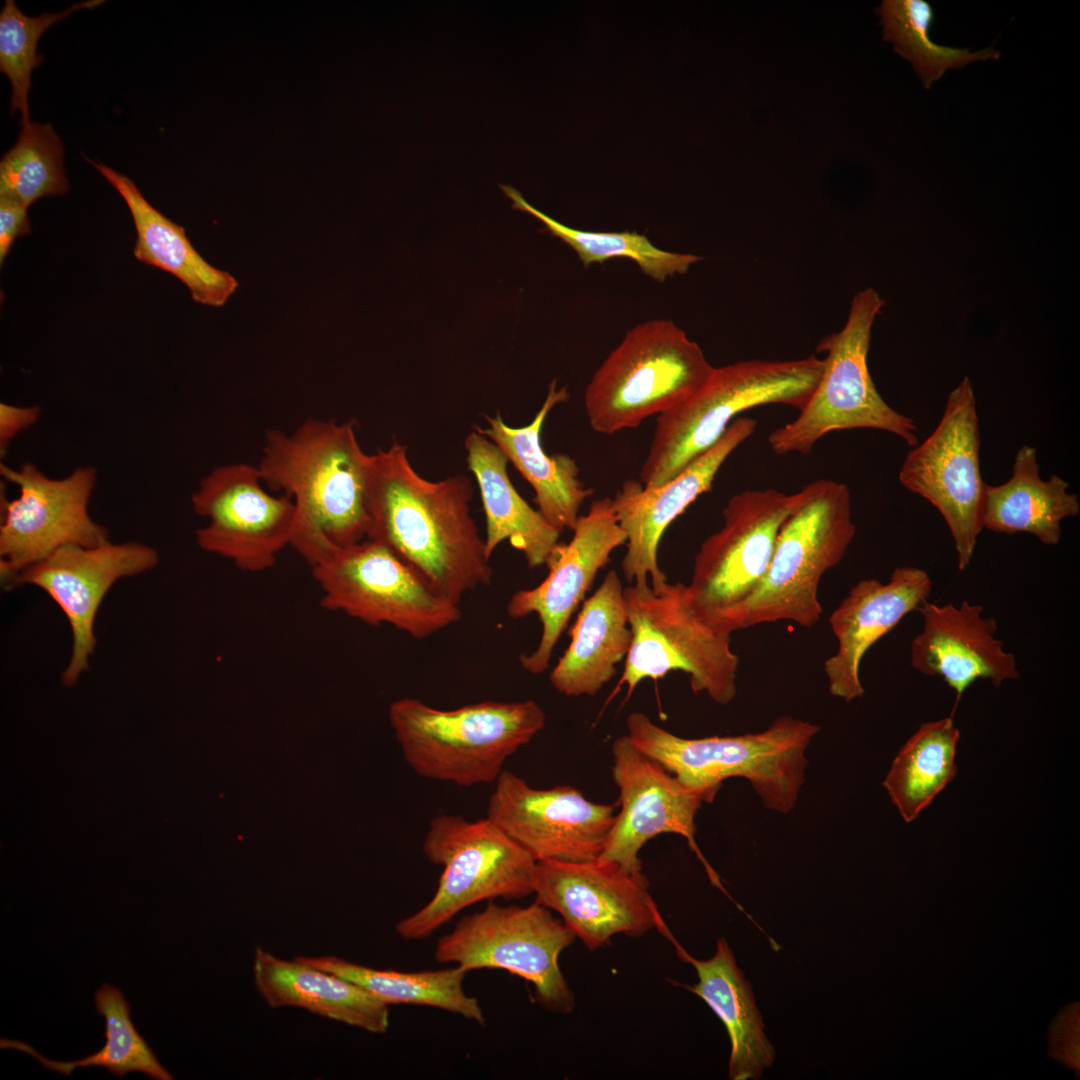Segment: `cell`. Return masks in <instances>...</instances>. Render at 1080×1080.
Here are the masks:
<instances>
[{"label":"cell","mask_w":1080,"mask_h":1080,"mask_svg":"<svg viewBox=\"0 0 1080 1080\" xmlns=\"http://www.w3.org/2000/svg\"><path fill=\"white\" fill-rule=\"evenodd\" d=\"M28 207L0 197V264L5 261L15 240L30 233Z\"/></svg>","instance_id":"40"},{"label":"cell","mask_w":1080,"mask_h":1080,"mask_svg":"<svg viewBox=\"0 0 1080 1080\" xmlns=\"http://www.w3.org/2000/svg\"><path fill=\"white\" fill-rule=\"evenodd\" d=\"M612 777L619 789L620 811L598 858L642 873L639 852L650 839L665 833L683 836L696 852L712 883L723 889L717 874L700 853L694 836L695 817L704 798L684 786L661 764L638 749L627 735L612 745Z\"/></svg>","instance_id":"20"},{"label":"cell","mask_w":1080,"mask_h":1080,"mask_svg":"<svg viewBox=\"0 0 1080 1080\" xmlns=\"http://www.w3.org/2000/svg\"><path fill=\"white\" fill-rule=\"evenodd\" d=\"M534 894L592 951L616 934L638 937L664 923L643 873L613 861H538Z\"/></svg>","instance_id":"17"},{"label":"cell","mask_w":1080,"mask_h":1080,"mask_svg":"<svg viewBox=\"0 0 1080 1080\" xmlns=\"http://www.w3.org/2000/svg\"><path fill=\"white\" fill-rule=\"evenodd\" d=\"M191 502L194 512L207 519L196 531L197 545L243 571L270 569L291 543L294 501L267 492L257 466L230 463L213 468Z\"/></svg>","instance_id":"16"},{"label":"cell","mask_w":1080,"mask_h":1080,"mask_svg":"<svg viewBox=\"0 0 1080 1080\" xmlns=\"http://www.w3.org/2000/svg\"><path fill=\"white\" fill-rule=\"evenodd\" d=\"M104 2L83 1L62 12L30 17L18 8L14 0L5 1L0 13V71L10 81L11 113H21V124L30 122L28 98L31 73L43 61V56L37 51L40 37L51 26L72 13L81 9H92Z\"/></svg>","instance_id":"38"},{"label":"cell","mask_w":1080,"mask_h":1080,"mask_svg":"<svg viewBox=\"0 0 1080 1080\" xmlns=\"http://www.w3.org/2000/svg\"><path fill=\"white\" fill-rule=\"evenodd\" d=\"M310 567L322 607L368 625L387 624L424 639L461 618L458 603L377 541L333 548Z\"/></svg>","instance_id":"11"},{"label":"cell","mask_w":1080,"mask_h":1080,"mask_svg":"<svg viewBox=\"0 0 1080 1080\" xmlns=\"http://www.w3.org/2000/svg\"><path fill=\"white\" fill-rule=\"evenodd\" d=\"M158 561L153 547L135 541L69 545L22 570L5 590L37 586L64 612L73 640L62 675L63 683L69 686L89 667L97 642L95 620L106 594L118 580L147 572Z\"/></svg>","instance_id":"19"},{"label":"cell","mask_w":1080,"mask_h":1080,"mask_svg":"<svg viewBox=\"0 0 1080 1080\" xmlns=\"http://www.w3.org/2000/svg\"><path fill=\"white\" fill-rule=\"evenodd\" d=\"M980 428L971 380L965 376L946 401L934 431L912 447L899 481L932 504L945 520L959 570L970 564L983 530L986 485L980 469Z\"/></svg>","instance_id":"13"},{"label":"cell","mask_w":1080,"mask_h":1080,"mask_svg":"<svg viewBox=\"0 0 1080 1080\" xmlns=\"http://www.w3.org/2000/svg\"><path fill=\"white\" fill-rule=\"evenodd\" d=\"M623 594L632 640L618 687L627 686V697L643 680L680 670L694 693L720 705L735 698L739 657L731 634L698 613L685 584L667 582L659 589L631 584Z\"/></svg>","instance_id":"8"},{"label":"cell","mask_w":1080,"mask_h":1080,"mask_svg":"<svg viewBox=\"0 0 1080 1080\" xmlns=\"http://www.w3.org/2000/svg\"><path fill=\"white\" fill-rule=\"evenodd\" d=\"M959 739L953 715L929 721L894 757L883 786L905 822L915 820L954 779Z\"/></svg>","instance_id":"33"},{"label":"cell","mask_w":1080,"mask_h":1080,"mask_svg":"<svg viewBox=\"0 0 1080 1080\" xmlns=\"http://www.w3.org/2000/svg\"><path fill=\"white\" fill-rule=\"evenodd\" d=\"M799 492L745 490L733 495L722 511L724 524L701 544L687 592L695 609L710 623L734 608L765 576L784 521Z\"/></svg>","instance_id":"15"},{"label":"cell","mask_w":1080,"mask_h":1080,"mask_svg":"<svg viewBox=\"0 0 1080 1080\" xmlns=\"http://www.w3.org/2000/svg\"><path fill=\"white\" fill-rule=\"evenodd\" d=\"M422 849L443 872L430 901L396 924L404 940L429 937L475 903L534 893L537 861L487 817L470 822L457 815L436 816Z\"/></svg>","instance_id":"10"},{"label":"cell","mask_w":1080,"mask_h":1080,"mask_svg":"<svg viewBox=\"0 0 1080 1080\" xmlns=\"http://www.w3.org/2000/svg\"><path fill=\"white\" fill-rule=\"evenodd\" d=\"M388 718L416 774L461 787L495 783L506 760L546 724L534 700L482 701L443 710L406 697L390 705Z\"/></svg>","instance_id":"5"},{"label":"cell","mask_w":1080,"mask_h":1080,"mask_svg":"<svg viewBox=\"0 0 1080 1080\" xmlns=\"http://www.w3.org/2000/svg\"><path fill=\"white\" fill-rule=\"evenodd\" d=\"M486 817L537 862H584L601 856L616 815L615 804L591 801L572 786L537 789L504 770Z\"/></svg>","instance_id":"18"},{"label":"cell","mask_w":1080,"mask_h":1080,"mask_svg":"<svg viewBox=\"0 0 1080 1080\" xmlns=\"http://www.w3.org/2000/svg\"><path fill=\"white\" fill-rule=\"evenodd\" d=\"M855 533L846 484L819 479L804 486L781 526L765 576L748 598L713 624L729 634L777 621L813 627L823 611L821 579L841 562Z\"/></svg>","instance_id":"4"},{"label":"cell","mask_w":1080,"mask_h":1080,"mask_svg":"<svg viewBox=\"0 0 1080 1080\" xmlns=\"http://www.w3.org/2000/svg\"><path fill=\"white\" fill-rule=\"evenodd\" d=\"M678 956L696 970L698 982L686 988L703 999L724 1024L731 1044L729 1078L758 1079L774 1060V1049L764 1033L762 1016L749 982L736 964L725 939L707 960L692 957L666 929Z\"/></svg>","instance_id":"28"},{"label":"cell","mask_w":1080,"mask_h":1080,"mask_svg":"<svg viewBox=\"0 0 1080 1080\" xmlns=\"http://www.w3.org/2000/svg\"><path fill=\"white\" fill-rule=\"evenodd\" d=\"M572 531L570 541L559 542L548 559L547 577L534 588L515 592L507 604L512 619L535 613L540 620L542 632L537 648L519 657L521 666L531 674L549 668L559 638L585 600L598 571L610 561L616 548L626 544L609 497L595 500L587 513L578 517Z\"/></svg>","instance_id":"21"},{"label":"cell","mask_w":1080,"mask_h":1080,"mask_svg":"<svg viewBox=\"0 0 1080 1080\" xmlns=\"http://www.w3.org/2000/svg\"><path fill=\"white\" fill-rule=\"evenodd\" d=\"M467 464L480 490L486 521L485 549L490 558L503 541L522 551L530 568L546 565L560 532L516 491L502 450L478 430L464 442Z\"/></svg>","instance_id":"30"},{"label":"cell","mask_w":1080,"mask_h":1080,"mask_svg":"<svg viewBox=\"0 0 1080 1080\" xmlns=\"http://www.w3.org/2000/svg\"><path fill=\"white\" fill-rule=\"evenodd\" d=\"M824 368L812 355L790 361L748 360L714 367L694 394L658 415L640 482L657 488L679 475L723 435L734 417L765 404L805 406Z\"/></svg>","instance_id":"6"},{"label":"cell","mask_w":1080,"mask_h":1080,"mask_svg":"<svg viewBox=\"0 0 1080 1080\" xmlns=\"http://www.w3.org/2000/svg\"><path fill=\"white\" fill-rule=\"evenodd\" d=\"M62 141L50 124H21L16 144L0 161V197L29 208L69 190Z\"/></svg>","instance_id":"37"},{"label":"cell","mask_w":1080,"mask_h":1080,"mask_svg":"<svg viewBox=\"0 0 1080 1080\" xmlns=\"http://www.w3.org/2000/svg\"><path fill=\"white\" fill-rule=\"evenodd\" d=\"M5 481L18 487L9 500L1 487L0 578L3 588L25 568L69 545L94 546L109 541L106 526L89 514L97 483L91 466L76 467L63 478H51L34 463L18 468L0 464Z\"/></svg>","instance_id":"14"},{"label":"cell","mask_w":1080,"mask_h":1080,"mask_svg":"<svg viewBox=\"0 0 1080 1080\" xmlns=\"http://www.w3.org/2000/svg\"><path fill=\"white\" fill-rule=\"evenodd\" d=\"M501 189L512 200L514 209L539 219L546 231L561 239L577 253L585 267L612 258L625 257L633 260L647 276L663 283L670 276L686 273L701 259L694 254L662 250L652 244L644 234L635 231L591 232L568 227L533 207L514 187L501 185Z\"/></svg>","instance_id":"35"},{"label":"cell","mask_w":1080,"mask_h":1080,"mask_svg":"<svg viewBox=\"0 0 1080 1080\" xmlns=\"http://www.w3.org/2000/svg\"><path fill=\"white\" fill-rule=\"evenodd\" d=\"M473 487L465 475L430 481L393 443L370 454L367 538L384 544L437 592L459 604L492 579L485 541L470 514Z\"/></svg>","instance_id":"1"},{"label":"cell","mask_w":1080,"mask_h":1080,"mask_svg":"<svg viewBox=\"0 0 1080 1080\" xmlns=\"http://www.w3.org/2000/svg\"><path fill=\"white\" fill-rule=\"evenodd\" d=\"M568 398L567 388L557 389L554 379L530 424L508 426L497 413L486 417L487 428H475L495 443L530 483L537 510L560 533L566 528L574 529L583 502L593 492L580 480L575 459L563 453L548 455L541 445L540 434L547 415L555 405Z\"/></svg>","instance_id":"26"},{"label":"cell","mask_w":1080,"mask_h":1080,"mask_svg":"<svg viewBox=\"0 0 1080 1080\" xmlns=\"http://www.w3.org/2000/svg\"><path fill=\"white\" fill-rule=\"evenodd\" d=\"M877 12L881 16L883 39L912 63L927 89L949 69H960L978 60H998L1001 56L993 48L971 52L934 43L929 32L935 13L926 0H885Z\"/></svg>","instance_id":"36"},{"label":"cell","mask_w":1080,"mask_h":1080,"mask_svg":"<svg viewBox=\"0 0 1080 1080\" xmlns=\"http://www.w3.org/2000/svg\"><path fill=\"white\" fill-rule=\"evenodd\" d=\"M932 586L925 570L901 566L893 570L885 583L867 578L851 587L829 617L838 642L835 654L824 662L832 696L847 703L863 696L860 679L863 657L905 616L929 599Z\"/></svg>","instance_id":"23"},{"label":"cell","mask_w":1080,"mask_h":1080,"mask_svg":"<svg viewBox=\"0 0 1080 1080\" xmlns=\"http://www.w3.org/2000/svg\"><path fill=\"white\" fill-rule=\"evenodd\" d=\"M757 421L739 417L721 438L679 475L657 488L626 480L613 499L620 528L626 535L622 572L626 581L653 589L668 581L658 564V546L668 526L700 495L711 491L725 460L756 430Z\"/></svg>","instance_id":"22"},{"label":"cell","mask_w":1080,"mask_h":1080,"mask_svg":"<svg viewBox=\"0 0 1080 1080\" xmlns=\"http://www.w3.org/2000/svg\"><path fill=\"white\" fill-rule=\"evenodd\" d=\"M85 159L125 200L137 233L134 257L174 275L187 286L195 302L223 306L238 288V280L210 265L193 247L184 228L153 207L130 178Z\"/></svg>","instance_id":"29"},{"label":"cell","mask_w":1080,"mask_h":1080,"mask_svg":"<svg viewBox=\"0 0 1080 1080\" xmlns=\"http://www.w3.org/2000/svg\"><path fill=\"white\" fill-rule=\"evenodd\" d=\"M369 458L351 422L310 418L291 434L266 432L261 480L293 499L290 546L310 566L333 548L367 538Z\"/></svg>","instance_id":"2"},{"label":"cell","mask_w":1080,"mask_h":1080,"mask_svg":"<svg viewBox=\"0 0 1080 1080\" xmlns=\"http://www.w3.org/2000/svg\"><path fill=\"white\" fill-rule=\"evenodd\" d=\"M41 416L38 405L16 406L0 403V456L5 457L11 442L23 431L35 425Z\"/></svg>","instance_id":"39"},{"label":"cell","mask_w":1080,"mask_h":1080,"mask_svg":"<svg viewBox=\"0 0 1080 1080\" xmlns=\"http://www.w3.org/2000/svg\"><path fill=\"white\" fill-rule=\"evenodd\" d=\"M714 367L672 320L636 325L588 383L584 404L591 428L612 435L638 427L694 394Z\"/></svg>","instance_id":"7"},{"label":"cell","mask_w":1080,"mask_h":1080,"mask_svg":"<svg viewBox=\"0 0 1080 1080\" xmlns=\"http://www.w3.org/2000/svg\"><path fill=\"white\" fill-rule=\"evenodd\" d=\"M295 958L358 985L387 1006H429L478 1024L485 1023L478 1000L464 991L463 981L468 972L458 966L401 972L375 969L333 955Z\"/></svg>","instance_id":"32"},{"label":"cell","mask_w":1080,"mask_h":1080,"mask_svg":"<svg viewBox=\"0 0 1080 1080\" xmlns=\"http://www.w3.org/2000/svg\"><path fill=\"white\" fill-rule=\"evenodd\" d=\"M623 591L618 573L611 569L583 602L570 630L571 642L549 676L561 694L595 696L626 658L632 632Z\"/></svg>","instance_id":"25"},{"label":"cell","mask_w":1080,"mask_h":1080,"mask_svg":"<svg viewBox=\"0 0 1080 1080\" xmlns=\"http://www.w3.org/2000/svg\"><path fill=\"white\" fill-rule=\"evenodd\" d=\"M96 1012L105 1019L104 1046L95 1053L74 1061H59L43 1056L32 1045L1 1037V1049H14L35 1058L46 1070L70 1077L76 1068L100 1067L123 1077L140 1072L155 1080H173L174 1076L159 1062L147 1041L131 1019L130 1004L122 991L104 983L95 992Z\"/></svg>","instance_id":"34"},{"label":"cell","mask_w":1080,"mask_h":1080,"mask_svg":"<svg viewBox=\"0 0 1080 1080\" xmlns=\"http://www.w3.org/2000/svg\"><path fill=\"white\" fill-rule=\"evenodd\" d=\"M626 726L638 749L705 802L713 801L723 781L742 777L768 810L781 814L796 806L808 765L806 750L820 731L814 723L784 715L760 732L689 739L637 711L628 715Z\"/></svg>","instance_id":"3"},{"label":"cell","mask_w":1080,"mask_h":1080,"mask_svg":"<svg viewBox=\"0 0 1080 1080\" xmlns=\"http://www.w3.org/2000/svg\"><path fill=\"white\" fill-rule=\"evenodd\" d=\"M252 969L256 990L272 1008H301L373 1034L389 1028L388 1006L342 977L262 947L255 949Z\"/></svg>","instance_id":"27"},{"label":"cell","mask_w":1080,"mask_h":1080,"mask_svg":"<svg viewBox=\"0 0 1080 1080\" xmlns=\"http://www.w3.org/2000/svg\"><path fill=\"white\" fill-rule=\"evenodd\" d=\"M917 611L922 630L911 643V666L924 675L940 677L957 700L977 680L999 687L1019 678L1014 655L995 636L996 619L985 616L982 606L967 600L958 606L926 600Z\"/></svg>","instance_id":"24"},{"label":"cell","mask_w":1080,"mask_h":1080,"mask_svg":"<svg viewBox=\"0 0 1080 1080\" xmlns=\"http://www.w3.org/2000/svg\"><path fill=\"white\" fill-rule=\"evenodd\" d=\"M1036 448L1022 445L1015 456L1012 476L1001 485H986L983 528L1013 535L1030 533L1043 544L1056 545L1061 523L1080 513L1078 495L1067 491L1069 483L1052 474L1043 480Z\"/></svg>","instance_id":"31"},{"label":"cell","mask_w":1080,"mask_h":1080,"mask_svg":"<svg viewBox=\"0 0 1080 1080\" xmlns=\"http://www.w3.org/2000/svg\"><path fill=\"white\" fill-rule=\"evenodd\" d=\"M575 936L551 910L538 902L528 906L489 903L461 917L441 936L434 957L467 972L503 969L533 984L536 1000L546 1009L566 1014L575 998L559 966V957Z\"/></svg>","instance_id":"12"},{"label":"cell","mask_w":1080,"mask_h":1080,"mask_svg":"<svg viewBox=\"0 0 1080 1080\" xmlns=\"http://www.w3.org/2000/svg\"><path fill=\"white\" fill-rule=\"evenodd\" d=\"M884 304L873 288L857 292L844 327L821 340L817 351L826 357L814 392L793 421L768 436L776 454L807 455L823 436L860 428L892 433L910 447L918 444L914 420L885 402L868 368L871 330Z\"/></svg>","instance_id":"9"}]
</instances>
